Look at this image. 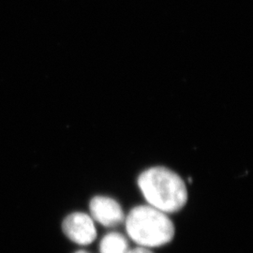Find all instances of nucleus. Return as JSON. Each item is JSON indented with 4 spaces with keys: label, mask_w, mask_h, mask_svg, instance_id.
<instances>
[{
    "label": "nucleus",
    "mask_w": 253,
    "mask_h": 253,
    "mask_svg": "<svg viewBox=\"0 0 253 253\" xmlns=\"http://www.w3.org/2000/svg\"><path fill=\"white\" fill-rule=\"evenodd\" d=\"M138 186L149 206L164 213L180 211L188 202V190L180 176L172 170L157 166L142 172Z\"/></svg>",
    "instance_id": "nucleus-1"
},
{
    "label": "nucleus",
    "mask_w": 253,
    "mask_h": 253,
    "mask_svg": "<svg viewBox=\"0 0 253 253\" xmlns=\"http://www.w3.org/2000/svg\"><path fill=\"white\" fill-rule=\"evenodd\" d=\"M128 236L144 248H157L170 243L174 226L166 213L151 206L132 208L126 217Z\"/></svg>",
    "instance_id": "nucleus-2"
},
{
    "label": "nucleus",
    "mask_w": 253,
    "mask_h": 253,
    "mask_svg": "<svg viewBox=\"0 0 253 253\" xmlns=\"http://www.w3.org/2000/svg\"><path fill=\"white\" fill-rule=\"evenodd\" d=\"M65 235L76 244L89 245L97 237L94 221L88 215L75 212L64 219L62 223Z\"/></svg>",
    "instance_id": "nucleus-3"
},
{
    "label": "nucleus",
    "mask_w": 253,
    "mask_h": 253,
    "mask_svg": "<svg viewBox=\"0 0 253 253\" xmlns=\"http://www.w3.org/2000/svg\"><path fill=\"white\" fill-rule=\"evenodd\" d=\"M89 209L92 217L104 226H118L125 220V214L120 205L109 197H94L90 201Z\"/></svg>",
    "instance_id": "nucleus-4"
},
{
    "label": "nucleus",
    "mask_w": 253,
    "mask_h": 253,
    "mask_svg": "<svg viewBox=\"0 0 253 253\" xmlns=\"http://www.w3.org/2000/svg\"><path fill=\"white\" fill-rule=\"evenodd\" d=\"M128 251L126 237L119 233H109L100 241V253H127Z\"/></svg>",
    "instance_id": "nucleus-5"
},
{
    "label": "nucleus",
    "mask_w": 253,
    "mask_h": 253,
    "mask_svg": "<svg viewBox=\"0 0 253 253\" xmlns=\"http://www.w3.org/2000/svg\"><path fill=\"white\" fill-rule=\"evenodd\" d=\"M127 253H153L148 248H144V247H138L135 249H132L127 252Z\"/></svg>",
    "instance_id": "nucleus-6"
},
{
    "label": "nucleus",
    "mask_w": 253,
    "mask_h": 253,
    "mask_svg": "<svg viewBox=\"0 0 253 253\" xmlns=\"http://www.w3.org/2000/svg\"><path fill=\"white\" fill-rule=\"evenodd\" d=\"M87 253V252H84V251H79V252H77V253Z\"/></svg>",
    "instance_id": "nucleus-7"
}]
</instances>
